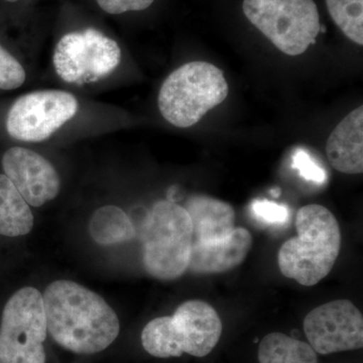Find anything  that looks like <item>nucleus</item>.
Returning a JSON list of instances; mask_svg holds the SVG:
<instances>
[{"mask_svg": "<svg viewBox=\"0 0 363 363\" xmlns=\"http://www.w3.org/2000/svg\"><path fill=\"white\" fill-rule=\"evenodd\" d=\"M48 332L59 345L79 354H94L116 341L118 317L101 296L71 281H56L45 289Z\"/></svg>", "mask_w": 363, "mask_h": 363, "instance_id": "f257e3e1", "label": "nucleus"}, {"mask_svg": "<svg viewBox=\"0 0 363 363\" xmlns=\"http://www.w3.org/2000/svg\"><path fill=\"white\" fill-rule=\"evenodd\" d=\"M296 229L298 235L279 248V271L300 285H316L330 274L337 260L342 245L340 226L330 210L311 204L298 210Z\"/></svg>", "mask_w": 363, "mask_h": 363, "instance_id": "f03ea898", "label": "nucleus"}, {"mask_svg": "<svg viewBox=\"0 0 363 363\" xmlns=\"http://www.w3.org/2000/svg\"><path fill=\"white\" fill-rule=\"evenodd\" d=\"M216 310L201 300H189L173 316L152 320L142 332V343L155 357H180L184 353L204 357L214 350L222 334Z\"/></svg>", "mask_w": 363, "mask_h": 363, "instance_id": "7ed1b4c3", "label": "nucleus"}, {"mask_svg": "<svg viewBox=\"0 0 363 363\" xmlns=\"http://www.w3.org/2000/svg\"><path fill=\"white\" fill-rule=\"evenodd\" d=\"M193 227L185 208L169 200L157 202L142 227L143 262L152 278L172 281L188 269Z\"/></svg>", "mask_w": 363, "mask_h": 363, "instance_id": "20e7f679", "label": "nucleus"}, {"mask_svg": "<svg viewBox=\"0 0 363 363\" xmlns=\"http://www.w3.org/2000/svg\"><path fill=\"white\" fill-rule=\"evenodd\" d=\"M223 72L207 62H191L172 72L162 83L157 105L176 128H187L228 96Z\"/></svg>", "mask_w": 363, "mask_h": 363, "instance_id": "39448f33", "label": "nucleus"}, {"mask_svg": "<svg viewBox=\"0 0 363 363\" xmlns=\"http://www.w3.org/2000/svg\"><path fill=\"white\" fill-rule=\"evenodd\" d=\"M243 13L279 51L298 56L316 43L320 16L313 0H245Z\"/></svg>", "mask_w": 363, "mask_h": 363, "instance_id": "423d86ee", "label": "nucleus"}, {"mask_svg": "<svg viewBox=\"0 0 363 363\" xmlns=\"http://www.w3.org/2000/svg\"><path fill=\"white\" fill-rule=\"evenodd\" d=\"M47 320L42 294L21 289L7 301L0 324V363H45Z\"/></svg>", "mask_w": 363, "mask_h": 363, "instance_id": "0eeeda50", "label": "nucleus"}, {"mask_svg": "<svg viewBox=\"0 0 363 363\" xmlns=\"http://www.w3.org/2000/svg\"><path fill=\"white\" fill-rule=\"evenodd\" d=\"M121 61L117 42L95 28L66 33L52 56L57 75L67 83L78 85L107 77Z\"/></svg>", "mask_w": 363, "mask_h": 363, "instance_id": "6e6552de", "label": "nucleus"}, {"mask_svg": "<svg viewBox=\"0 0 363 363\" xmlns=\"http://www.w3.org/2000/svg\"><path fill=\"white\" fill-rule=\"evenodd\" d=\"M78 100L61 90H40L18 98L7 114L6 130L14 140H47L78 111Z\"/></svg>", "mask_w": 363, "mask_h": 363, "instance_id": "1a4fd4ad", "label": "nucleus"}, {"mask_svg": "<svg viewBox=\"0 0 363 363\" xmlns=\"http://www.w3.org/2000/svg\"><path fill=\"white\" fill-rule=\"evenodd\" d=\"M304 332L315 352L327 355L363 347V317L350 300L331 301L308 313Z\"/></svg>", "mask_w": 363, "mask_h": 363, "instance_id": "9d476101", "label": "nucleus"}, {"mask_svg": "<svg viewBox=\"0 0 363 363\" xmlns=\"http://www.w3.org/2000/svg\"><path fill=\"white\" fill-rule=\"evenodd\" d=\"M2 168L30 206H43L59 194L61 181L58 172L35 150L11 147L2 157Z\"/></svg>", "mask_w": 363, "mask_h": 363, "instance_id": "9b49d317", "label": "nucleus"}, {"mask_svg": "<svg viewBox=\"0 0 363 363\" xmlns=\"http://www.w3.org/2000/svg\"><path fill=\"white\" fill-rule=\"evenodd\" d=\"M252 243V233L242 227L221 240L192 241L188 269L198 274L231 271L245 262Z\"/></svg>", "mask_w": 363, "mask_h": 363, "instance_id": "f8f14e48", "label": "nucleus"}, {"mask_svg": "<svg viewBox=\"0 0 363 363\" xmlns=\"http://www.w3.org/2000/svg\"><path fill=\"white\" fill-rule=\"evenodd\" d=\"M328 161L336 171L347 175L363 172V106L344 117L326 143Z\"/></svg>", "mask_w": 363, "mask_h": 363, "instance_id": "ddd939ff", "label": "nucleus"}, {"mask_svg": "<svg viewBox=\"0 0 363 363\" xmlns=\"http://www.w3.org/2000/svg\"><path fill=\"white\" fill-rule=\"evenodd\" d=\"M184 208L192 222V241L221 240L236 228L233 207L216 198L193 195Z\"/></svg>", "mask_w": 363, "mask_h": 363, "instance_id": "4468645a", "label": "nucleus"}, {"mask_svg": "<svg viewBox=\"0 0 363 363\" xmlns=\"http://www.w3.org/2000/svg\"><path fill=\"white\" fill-rule=\"evenodd\" d=\"M30 205L6 175H0V235L16 238L32 231Z\"/></svg>", "mask_w": 363, "mask_h": 363, "instance_id": "2eb2a0df", "label": "nucleus"}, {"mask_svg": "<svg viewBox=\"0 0 363 363\" xmlns=\"http://www.w3.org/2000/svg\"><path fill=\"white\" fill-rule=\"evenodd\" d=\"M91 238L98 245H116L135 238V228L121 208L108 205L97 209L90 219Z\"/></svg>", "mask_w": 363, "mask_h": 363, "instance_id": "dca6fc26", "label": "nucleus"}, {"mask_svg": "<svg viewBox=\"0 0 363 363\" xmlns=\"http://www.w3.org/2000/svg\"><path fill=\"white\" fill-rule=\"evenodd\" d=\"M259 363H318L310 344L279 332L267 334L260 341Z\"/></svg>", "mask_w": 363, "mask_h": 363, "instance_id": "f3484780", "label": "nucleus"}, {"mask_svg": "<svg viewBox=\"0 0 363 363\" xmlns=\"http://www.w3.org/2000/svg\"><path fill=\"white\" fill-rule=\"evenodd\" d=\"M332 20L355 44L363 45V0H326Z\"/></svg>", "mask_w": 363, "mask_h": 363, "instance_id": "a211bd4d", "label": "nucleus"}, {"mask_svg": "<svg viewBox=\"0 0 363 363\" xmlns=\"http://www.w3.org/2000/svg\"><path fill=\"white\" fill-rule=\"evenodd\" d=\"M26 78L20 62L0 45V89H16L25 83Z\"/></svg>", "mask_w": 363, "mask_h": 363, "instance_id": "6ab92c4d", "label": "nucleus"}, {"mask_svg": "<svg viewBox=\"0 0 363 363\" xmlns=\"http://www.w3.org/2000/svg\"><path fill=\"white\" fill-rule=\"evenodd\" d=\"M250 209L255 218L267 225H285L290 219V210L286 205L267 199L255 200Z\"/></svg>", "mask_w": 363, "mask_h": 363, "instance_id": "aec40b11", "label": "nucleus"}, {"mask_svg": "<svg viewBox=\"0 0 363 363\" xmlns=\"http://www.w3.org/2000/svg\"><path fill=\"white\" fill-rule=\"evenodd\" d=\"M292 166L306 181L313 182L318 185H323L328 181L325 169L319 166L305 150L297 149L294 152Z\"/></svg>", "mask_w": 363, "mask_h": 363, "instance_id": "412c9836", "label": "nucleus"}, {"mask_svg": "<svg viewBox=\"0 0 363 363\" xmlns=\"http://www.w3.org/2000/svg\"><path fill=\"white\" fill-rule=\"evenodd\" d=\"M154 1L155 0H96L100 9L109 14L145 11L149 9Z\"/></svg>", "mask_w": 363, "mask_h": 363, "instance_id": "4be33fe9", "label": "nucleus"}, {"mask_svg": "<svg viewBox=\"0 0 363 363\" xmlns=\"http://www.w3.org/2000/svg\"><path fill=\"white\" fill-rule=\"evenodd\" d=\"M271 194L274 196V197H279V196L281 195V190L278 188L274 189V190L271 191Z\"/></svg>", "mask_w": 363, "mask_h": 363, "instance_id": "5701e85b", "label": "nucleus"}, {"mask_svg": "<svg viewBox=\"0 0 363 363\" xmlns=\"http://www.w3.org/2000/svg\"><path fill=\"white\" fill-rule=\"evenodd\" d=\"M7 2H11V4H13V2H18V0H6Z\"/></svg>", "mask_w": 363, "mask_h": 363, "instance_id": "b1692460", "label": "nucleus"}]
</instances>
